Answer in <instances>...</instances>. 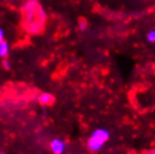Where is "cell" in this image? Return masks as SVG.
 <instances>
[{
  "instance_id": "cell-1",
  "label": "cell",
  "mask_w": 155,
  "mask_h": 154,
  "mask_svg": "<svg viewBox=\"0 0 155 154\" xmlns=\"http://www.w3.org/2000/svg\"><path fill=\"white\" fill-rule=\"evenodd\" d=\"M24 14V29L27 34L37 35L46 23L47 15L37 0H27L21 6Z\"/></svg>"
},
{
  "instance_id": "cell-2",
  "label": "cell",
  "mask_w": 155,
  "mask_h": 154,
  "mask_svg": "<svg viewBox=\"0 0 155 154\" xmlns=\"http://www.w3.org/2000/svg\"><path fill=\"white\" fill-rule=\"evenodd\" d=\"M110 139V132L106 128H96L87 139V147L91 152H99Z\"/></svg>"
},
{
  "instance_id": "cell-3",
  "label": "cell",
  "mask_w": 155,
  "mask_h": 154,
  "mask_svg": "<svg viewBox=\"0 0 155 154\" xmlns=\"http://www.w3.org/2000/svg\"><path fill=\"white\" fill-rule=\"evenodd\" d=\"M66 143L61 139H53L50 142V150L53 154H63L65 152Z\"/></svg>"
},
{
  "instance_id": "cell-4",
  "label": "cell",
  "mask_w": 155,
  "mask_h": 154,
  "mask_svg": "<svg viewBox=\"0 0 155 154\" xmlns=\"http://www.w3.org/2000/svg\"><path fill=\"white\" fill-rule=\"evenodd\" d=\"M54 99H55L54 96L50 92L41 93V95L38 96V98H37L38 102L41 105H43V106H50V105H52L53 102H54Z\"/></svg>"
},
{
  "instance_id": "cell-5",
  "label": "cell",
  "mask_w": 155,
  "mask_h": 154,
  "mask_svg": "<svg viewBox=\"0 0 155 154\" xmlns=\"http://www.w3.org/2000/svg\"><path fill=\"white\" fill-rule=\"evenodd\" d=\"M9 51H10V47H9L8 42L2 41V42L0 43V58L7 59L8 55H9Z\"/></svg>"
},
{
  "instance_id": "cell-6",
  "label": "cell",
  "mask_w": 155,
  "mask_h": 154,
  "mask_svg": "<svg viewBox=\"0 0 155 154\" xmlns=\"http://www.w3.org/2000/svg\"><path fill=\"white\" fill-rule=\"evenodd\" d=\"M146 39H147L150 43H155V28L154 29H151L146 34Z\"/></svg>"
},
{
  "instance_id": "cell-7",
  "label": "cell",
  "mask_w": 155,
  "mask_h": 154,
  "mask_svg": "<svg viewBox=\"0 0 155 154\" xmlns=\"http://www.w3.org/2000/svg\"><path fill=\"white\" fill-rule=\"evenodd\" d=\"M87 27H88V24H87V22L84 19L79 20V28H80V31L81 32L87 31Z\"/></svg>"
},
{
  "instance_id": "cell-8",
  "label": "cell",
  "mask_w": 155,
  "mask_h": 154,
  "mask_svg": "<svg viewBox=\"0 0 155 154\" xmlns=\"http://www.w3.org/2000/svg\"><path fill=\"white\" fill-rule=\"evenodd\" d=\"M2 68L5 70H7V71L12 69V64H10V62L8 61L7 59H2Z\"/></svg>"
},
{
  "instance_id": "cell-9",
  "label": "cell",
  "mask_w": 155,
  "mask_h": 154,
  "mask_svg": "<svg viewBox=\"0 0 155 154\" xmlns=\"http://www.w3.org/2000/svg\"><path fill=\"white\" fill-rule=\"evenodd\" d=\"M5 41V31L0 27V43Z\"/></svg>"
},
{
  "instance_id": "cell-10",
  "label": "cell",
  "mask_w": 155,
  "mask_h": 154,
  "mask_svg": "<svg viewBox=\"0 0 155 154\" xmlns=\"http://www.w3.org/2000/svg\"><path fill=\"white\" fill-rule=\"evenodd\" d=\"M140 154H155V149H151V150H145Z\"/></svg>"
},
{
  "instance_id": "cell-11",
  "label": "cell",
  "mask_w": 155,
  "mask_h": 154,
  "mask_svg": "<svg viewBox=\"0 0 155 154\" xmlns=\"http://www.w3.org/2000/svg\"><path fill=\"white\" fill-rule=\"evenodd\" d=\"M0 154H6V153H4V152H0Z\"/></svg>"
},
{
  "instance_id": "cell-12",
  "label": "cell",
  "mask_w": 155,
  "mask_h": 154,
  "mask_svg": "<svg viewBox=\"0 0 155 154\" xmlns=\"http://www.w3.org/2000/svg\"><path fill=\"white\" fill-rule=\"evenodd\" d=\"M5 1H7V0H5Z\"/></svg>"
}]
</instances>
